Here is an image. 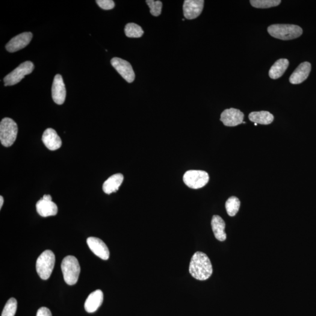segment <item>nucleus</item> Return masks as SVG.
Segmentation results:
<instances>
[{"mask_svg":"<svg viewBox=\"0 0 316 316\" xmlns=\"http://www.w3.org/2000/svg\"><path fill=\"white\" fill-rule=\"evenodd\" d=\"M124 181V176L122 174L117 173L112 175L106 180L103 185V190L105 193L110 194L119 190L120 186Z\"/></svg>","mask_w":316,"mask_h":316,"instance_id":"19","label":"nucleus"},{"mask_svg":"<svg viewBox=\"0 0 316 316\" xmlns=\"http://www.w3.org/2000/svg\"><path fill=\"white\" fill-rule=\"evenodd\" d=\"M244 114L235 108L227 109L221 114L220 121L224 126H235L243 123Z\"/></svg>","mask_w":316,"mask_h":316,"instance_id":"9","label":"nucleus"},{"mask_svg":"<svg viewBox=\"0 0 316 316\" xmlns=\"http://www.w3.org/2000/svg\"><path fill=\"white\" fill-rule=\"evenodd\" d=\"M112 66L127 82L134 81L135 75L131 64L128 62L119 58H114L111 61Z\"/></svg>","mask_w":316,"mask_h":316,"instance_id":"8","label":"nucleus"},{"mask_svg":"<svg viewBox=\"0 0 316 316\" xmlns=\"http://www.w3.org/2000/svg\"><path fill=\"white\" fill-rule=\"evenodd\" d=\"M251 4L256 8H269L276 7L281 2L280 0H251Z\"/></svg>","mask_w":316,"mask_h":316,"instance_id":"24","label":"nucleus"},{"mask_svg":"<svg viewBox=\"0 0 316 316\" xmlns=\"http://www.w3.org/2000/svg\"><path fill=\"white\" fill-rule=\"evenodd\" d=\"M147 4L150 8V13L152 16L158 17L160 16L162 12V2L161 1H154V0H147Z\"/></svg>","mask_w":316,"mask_h":316,"instance_id":"26","label":"nucleus"},{"mask_svg":"<svg viewBox=\"0 0 316 316\" xmlns=\"http://www.w3.org/2000/svg\"><path fill=\"white\" fill-rule=\"evenodd\" d=\"M311 64L308 62L301 63L289 78L291 84H298L306 81L311 71Z\"/></svg>","mask_w":316,"mask_h":316,"instance_id":"15","label":"nucleus"},{"mask_svg":"<svg viewBox=\"0 0 316 316\" xmlns=\"http://www.w3.org/2000/svg\"><path fill=\"white\" fill-rule=\"evenodd\" d=\"M211 224L215 238L221 242L226 241V223L223 218L219 215H214L212 218Z\"/></svg>","mask_w":316,"mask_h":316,"instance_id":"18","label":"nucleus"},{"mask_svg":"<svg viewBox=\"0 0 316 316\" xmlns=\"http://www.w3.org/2000/svg\"><path fill=\"white\" fill-rule=\"evenodd\" d=\"M17 309V301L15 298L8 300L2 312L1 316H14Z\"/></svg>","mask_w":316,"mask_h":316,"instance_id":"25","label":"nucleus"},{"mask_svg":"<svg viewBox=\"0 0 316 316\" xmlns=\"http://www.w3.org/2000/svg\"><path fill=\"white\" fill-rule=\"evenodd\" d=\"M52 99L57 105H63L66 96V90L63 77L61 75L55 76L52 87Z\"/></svg>","mask_w":316,"mask_h":316,"instance_id":"11","label":"nucleus"},{"mask_svg":"<svg viewBox=\"0 0 316 316\" xmlns=\"http://www.w3.org/2000/svg\"><path fill=\"white\" fill-rule=\"evenodd\" d=\"M37 316H52L50 310L45 307H42L38 310Z\"/></svg>","mask_w":316,"mask_h":316,"instance_id":"28","label":"nucleus"},{"mask_svg":"<svg viewBox=\"0 0 316 316\" xmlns=\"http://www.w3.org/2000/svg\"><path fill=\"white\" fill-rule=\"evenodd\" d=\"M255 126H257V124L255 123Z\"/></svg>","mask_w":316,"mask_h":316,"instance_id":"31","label":"nucleus"},{"mask_svg":"<svg viewBox=\"0 0 316 316\" xmlns=\"http://www.w3.org/2000/svg\"><path fill=\"white\" fill-rule=\"evenodd\" d=\"M18 134L17 123L10 118H5L0 123V141L3 146L10 147L16 141Z\"/></svg>","mask_w":316,"mask_h":316,"instance_id":"5","label":"nucleus"},{"mask_svg":"<svg viewBox=\"0 0 316 316\" xmlns=\"http://www.w3.org/2000/svg\"><path fill=\"white\" fill-rule=\"evenodd\" d=\"M42 140L47 148L51 150H55L60 149L63 144L61 139L52 128H48L44 131Z\"/></svg>","mask_w":316,"mask_h":316,"instance_id":"14","label":"nucleus"},{"mask_svg":"<svg viewBox=\"0 0 316 316\" xmlns=\"http://www.w3.org/2000/svg\"><path fill=\"white\" fill-rule=\"evenodd\" d=\"M103 293L101 290H96L89 295L84 303L85 311L89 314L95 312L102 306Z\"/></svg>","mask_w":316,"mask_h":316,"instance_id":"17","label":"nucleus"},{"mask_svg":"<svg viewBox=\"0 0 316 316\" xmlns=\"http://www.w3.org/2000/svg\"><path fill=\"white\" fill-rule=\"evenodd\" d=\"M55 256L51 250H46L37 259L36 269L38 275L43 280L48 279L54 270Z\"/></svg>","mask_w":316,"mask_h":316,"instance_id":"4","label":"nucleus"},{"mask_svg":"<svg viewBox=\"0 0 316 316\" xmlns=\"http://www.w3.org/2000/svg\"><path fill=\"white\" fill-rule=\"evenodd\" d=\"M240 201L235 196L230 197L226 203V209L230 216L234 217L239 211L240 208Z\"/></svg>","mask_w":316,"mask_h":316,"instance_id":"22","label":"nucleus"},{"mask_svg":"<svg viewBox=\"0 0 316 316\" xmlns=\"http://www.w3.org/2000/svg\"><path fill=\"white\" fill-rule=\"evenodd\" d=\"M32 38L31 32H23L12 38L6 45V49L9 52H15L23 48L30 43Z\"/></svg>","mask_w":316,"mask_h":316,"instance_id":"10","label":"nucleus"},{"mask_svg":"<svg viewBox=\"0 0 316 316\" xmlns=\"http://www.w3.org/2000/svg\"><path fill=\"white\" fill-rule=\"evenodd\" d=\"M125 31L126 36L129 38H140L144 33L143 28L135 23H127Z\"/></svg>","mask_w":316,"mask_h":316,"instance_id":"23","label":"nucleus"},{"mask_svg":"<svg viewBox=\"0 0 316 316\" xmlns=\"http://www.w3.org/2000/svg\"><path fill=\"white\" fill-rule=\"evenodd\" d=\"M87 244L90 250L96 255L103 260H107L110 257V252L106 244L102 240L96 237H88Z\"/></svg>","mask_w":316,"mask_h":316,"instance_id":"13","label":"nucleus"},{"mask_svg":"<svg viewBox=\"0 0 316 316\" xmlns=\"http://www.w3.org/2000/svg\"><path fill=\"white\" fill-rule=\"evenodd\" d=\"M268 32L277 39L291 40L300 37L303 34V29L296 25L274 24L269 26Z\"/></svg>","mask_w":316,"mask_h":316,"instance_id":"2","label":"nucleus"},{"mask_svg":"<svg viewBox=\"0 0 316 316\" xmlns=\"http://www.w3.org/2000/svg\"><path fill=\"white\" fill-rule=\"evenodd\" d=\"M37 211L41 216L47 217L57 215L58 208L57 205L51 200L41 199L36 205Z\"/></svg>","mask_w":316,"mask_h":316,"instance_id":"16","label":"nucleus"},{"mask_svg":"<svg viewBox=\"0 0 316 316\" xmlns=\"http://www.w3.org/2000/svg\"><path fill=\"white\" fill-rule=\"evenodd\" d=\"M43 199L46 200H51L52 201V197L51 196V195L49 194H45L43 196Z\"/></svg>","mask_w":316,"mask_h":316,"instance_id":"29","label":"nucleus"},{"mask_svg":"<svg viewBox=\"0 0 316 316\" xmlns=\"http://www.w3.org/2000/svg\"><path fill=\"white\" fill-rule=\"evenodd\" d=\"M249 119L257 125H268L273 122L274 117L268 111H255L250 114Z\"/></svg>","mask_w":316,"mask_h":316,"instance_id":"20","label":"nucleus"},{"mask_svg":"<svg viewBox=\"0 0 316 316\" xmlns=\"http://www.w3.org/2000/svg\"><path fill=\"white\" fill-rule=\"evenodd\" d=\"M97 5L103 10H110L115 7V3L112 0H97Z\"/></svg>","mask_w":316,"mask_h":316,"instance_id":"27","label":"nucleus"},{"mask_svg":"<svg viewBox=\"0 0 316 316\" xmlns=\"http://www.w3.org/2000/svg\"><path fill=\"white\" fill-rule=\"evenodd\" d=\"M289 65V62L286 59H280L271 67L269 76L273 79H277L281 77L285 72Z\"/></svg>","mask_w":316,"mask_h":316,"instance_id":"21","label":"nucleus"},{"mask_svg":"<svg viewBox=\"0 0 316 316\" xmlns=\"http://www.w3.org/2000/svg\"><path fill=\"white\" fill-rule=\"evenodd\" d=\"M61 269L65 282L69 285H75L81 273L78 259L71 255L65 257L62 262Z\"/></svg>","mask_w":316,"mask_h":316,"instance_id":"3","label":"nucleus"},{"mask_svg":"<svg viewBox=\"0 0 316 316\" xmlns=\"http://www.w3.org/2000/svg\"><path fill=\"white\" fill-rule=\"evenodd\" d=\"M212 272V266L208 256L202 252L195 253L190 262L191 275L197 280H206L211 277Z\"/></svg>","mask_w":316,"mask_h":316,"instance_id":"1","label":"nucleus"},{"mask_svg":"<svg viewBox=\"0 0 316 316\" xmlns=\"http://www.w3.org/2000/svg\"><path fill=\"white\" fill-rule=\"evenodd\" d=\"M204 3L203 0H186L183 6L186 19L193 20L199 17L203 11Z\"/></svg>","mask_w":316,"mask_h":316,"instance_id":"12","label":"nucleus"},{"mask_svg":"<svg viewBox=\"0 0 316 316\" xmlns=\"http://www.w3.org/2000/svg\"><path fill=\"white\" fill-rule=\"evenodd\" d=\"M183 179L189 188L198 190L208 184L209 175L205 171L190 170L185 173Z\"/></svg>","mask_w":316,"mask_h":316,"instance_id":"7","label":"nucleus"},{"mask_svg":"<svg viewBox=\"0 0 316 316\" xmlns=\"http://www.w3.org/2000/svg\"><path fill=\"white\" fill-rule=\"evenodd\" d=\"M3 203H4V198L1 196H0V209L2 208Z\"/></svg>","mask_w":316,"mask_h":316,"instance_id":"30","label":"nucleus"},{"mask_svg":"<svg viewBox=\"0 0 316 316\" xmlns=\"http://www.w3.org/2000/svg\"><path fill=\"white\" fill-rule=\"evenodd\" d=\"M34 69V65L30 61H26L20 65L4 79L5 86L19 84L26 75H29Z\"/></svg>","mask_w":316,"mask_h":316,"instance_id":"6","label":"nucleus"}]
</instances>
